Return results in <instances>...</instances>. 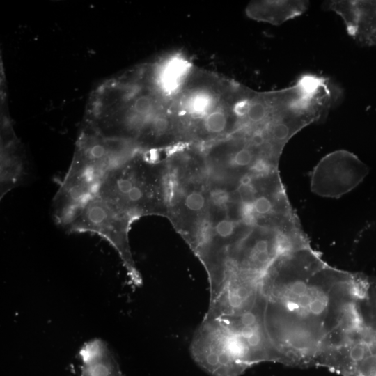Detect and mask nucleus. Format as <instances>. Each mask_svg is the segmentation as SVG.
I'll list each match as a JSON object with an SVG mask.
<instances>
[{"label": "nucleus", "instance_id": "3", "mask_svg": "<svg viewBox=\"0 0 376 376\" xmlns=\"http://www.w3.org/2000/svg\"><path fill=\"white\" fill-rule=\"evenodd\" d=\"M134 219L113 202L92 196L63 227L70 233H91L106 240L120 256L133 284L142 283L130 251L127 231Z\"/></svg>", "mask_w": 376, "mask_h": 376}, {"label": "nucleus", "instance_id": "9", "mask_svg": "<svg viewBox=\"0 0 376 376\" xmlns=\"http://www.w3.org/2000/svg\"><path fill=\"white\" fill-rule=\"evenodd\" d=\"M308 6V1H260L250 3L246 13L255 20L281 25L304 14Z\"/></svg>", "mask_w": 376, "mask_h": 376}, {"label": "nucleus", "instance_id": "13", "mask_svg": "<svg viewBox=\"0 0 376 376\" xmlns=\"http://www.w3.org/2000/svg\"><path fill=\"white\" fill-rule=\"evenodd\" d=\"M205 204V198L199 192L193 191L187 196L185 200V206L190 210L199 211Z\"/></svg>", "mask_w": 376, "mask_h": 376}, {"label": "nucleus", "instance_id": "2", "mask_svg": "<svg viewBox=\"0 0 376 376\" xmlns=\"http://www.w3.org/2000/svg\"><path fill=\"white\" fill-rule=\"evenodd\" d=\"M134 153L128 143L104 139L83 127L70 168L53 199L56 222L63 228L95 194L108 171Z\"/></svg>", "mask_w": 376, "mask_h": 376}, {"label": "nucleus", "instance_id": "5", "mask_svg": "<svg viewBox=\"0 0 376 376\" xmlns=\"http://www.w3.org/2000/svg\"><path fill=\"white\" fill-rule=\"evenodd\" d=\"M323 8L340 17L355 41L365 46L376 45V1H327Z\"/></svg>", "mask_w": 376, "mask_h": 376}, {"label": "nucleus", "instance_id": "18", "mask_svg": "<svg viewBox=\"0 0 376 376\" xmlns=\"http://www.w3.org/2000/svg\"><path fill=\"white\" fill-rule=\"evenodd\" d=\"M269 242L266 240H259L255 243L252 251L255 253L269 252Z\"/></svg>", "mask_w": 376, "mask_h": 376}, {"label": "nucleus", "instance_id": "17", "mask_svg": "<svg viewBox=\"0 0 376 376\" xmlns=\"http://www.w3.org/2000/svg\"><path fill=\"white\" fill-rule=\"evenodd\" d=\"M238 192L244 202H251L250 200L253 198L254 195V190L251 185H240Z\"/></svg>", "mask_w": 376, "mask_h": 376}, {"label": "nucleus", "instance_id": "4", "mask_svg": "<svg viewBox=\"0 0 376 376\" xmlns=\"http://www.w3.org/2000/svg\"><path fill=\"white\" fill-rule=\"evenodd\" d=\"M190 352L194 361L211 376H238L246 368L215 320L203 319L192 338Z\"/></svg>", "mask_w": 376, "mask_h": 376}, {"label": "nucleus", "instance_id": "12", "mask_svg": "<svg viewBox=\"0 0 376 376\" xmlns=\"http://www.w3.org/2000/svg\"><path fill=\"white\" fill-rule=\"evenodd\" d=\"M253 158L251 149L243 148L237 151L232 157V164L235 166H244L249 164Z\"/></svg>", "mask_w": 376, "mask_h": 376}, {"label": "nucleus", "instance_id": "15", "mask_svg": "<svg viewBox=\"0 0 376 376\" xmlns=\"http://www.w3.org/2000/svg\"><path fill=\"white\" fill-rule=\"evenodd\" d=\"M210 199L213 205L222 207L229 201L230 195L226 190L214 189L211 191Z\"/></svg>", "mask_w": 376, "mask_h": 376}, {"label": "nucleus", "instance_id": "6", "mask_svg": "<svg viewBox=\"0 0 376 376\" xmlns=\"http://www.w3.org/2000/svg\"><path fill=\"white\" fill-rule=\"evenodd\" d=\"M1 132L0 198L24 182L28 164L20 143L13 129L5 118Z\"/></svg>", "mask_w": 376, "mask_h": 376}, {"label": "nucleus", "instance_id": "1", "mask_svg": "<svg viewBox=\"0 0 376 376\" xmlns=\"http://www.w3.org/2000/svg\"><path fill=\"white\" fill-rule=\"evenodd\" d=\"M260 283L265 331L281 359L320 349L329 333L346 323L361 293L359 276L350 275L325 281L319 273L283 280L265 273Z\"/></svg>", "mask_w": 376, "mask_h": 376}, {"label": "nucleus", "instance_id": "19", "mask_svg": "<svg viewBox=\"0 0 376 376\" xmlns=\"http://www.w3.org/2000/svg\"><path fill=\"white\" fill-rule=\"evenodd\" d=\"M268 165L267 162L263 159L256 160L252 166V169L255 172L261 173L267 169Z\"/></svg>", "mask_w": 376, "mask_h": 376}, {"label": "nucleus", "instance_id": "11", "mask_svg": "<svg viewBox=\"0 0 376 376\" xmlns=\"http://www.w3.org/2000/svg\"><path fill=\"white\" fill-rule=\"evenodd\" d=\"M226 109L222 104L203 120V125L207 132L215 134L225 130L228 119V113L226 112Z\"/></svg>", "mask_w": 376, "mask_h": 376}, {"label": "nucleus", "instance_id": "10", "mask_svg": "<svg viewBox=\"0 0 376 376\" xmlns=\"http://www.w3.org/2000/svg\"><path fill=\"white\" fill-rule=\"evenodd\" d=\"M176 97V109L179 113L194 119L203 120L222 105L219 93L211 87H184Z\"/></svg>", "mask_w": 376, "mask_h": 376}, {"label": "nucleus", "instance_id": "14", "mask_svg": "<svg viewBox=\"0 0 376 376\" xmlns=\"http://www.w3.org/2000/svg\"><path fill=\"white\" fill-rule=\"evenodd\" d=\"M236 223L233 221L224 219L220 221L215 226V233L221 237H230L234 232Z\"/></svg>", "mask_w": 376, "mask_h": 376}, {"label": "nucleus", "instance_id": "8", "mask_svg": "<svg viewBox=\"0 0 376 376\" xmlns=\"http://www.w3.org/2000/svg\"><path fill=\"white\" fill-rule=\"evenodd\" d=\"M190 66L183 58L171 56L162 61L152 72V85L160 95L177 96L185 86Z\"/></svg>", "mask_w": 376, "mask_h": 376}, {"label": "nucleus", "instance_id": "20", "mask_svg": "<svg viewBox=\"0 0 376 376\" xmlns=\"http://www.w3.org/2000/svg\"><path fill=\"white\" fill-rule=\"evenodd\" d=\"M251 177L249 175H246L242 178L240 180V185H251Z\"/></svg>", "mask_w": 376, "mask_h": 376}, {"label": "nucleus", "instance_id": "16", "mask_svg": "<svg viewBox=\"0 0 376 376\" xmlns=\"http://www.w3.org/2000/svg\"><path fill=\"white\" fill-rule=\"evenodd\" d=\"M255 212L260 214H265L272 210L271 201L265 196H260L253 201Z\"/></svg>", "mask_w": 376, "mask_h": 376}, {"label": "nucleus", "instance_id": "7", "mask_svg": "<svg viewBox=\"0 0 376 376\" xmlns=\"http://www.w3.org/2000/svg\"><path fill=\"white\" fill-rule=\"evenodd\" d=\"M81 376H122L108 345L101 339L88 341L81 348Z\"/></svg>", "mask_w": 376, "mask_h": 376}]
</instances>
